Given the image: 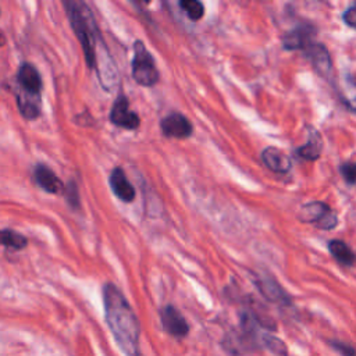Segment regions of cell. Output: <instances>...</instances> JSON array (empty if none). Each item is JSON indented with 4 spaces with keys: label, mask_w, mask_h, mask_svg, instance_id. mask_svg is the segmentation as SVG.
<instances>
[{
    "label": "cell",
    "mask_w": 356,
    "mask_h": 356,
    "mask_svg": "<svg viewBox=\"0 0 356 356\" xmlns=\"http://www.w3.org/2000/svg\"><path fill=\"white\" fill-rule=\"evenodd\" d=\"M63 4L65 7L70 25L82 46L85 61L89 68H95L96 67L95 47H96L97 26L95 24V18L89 7L85 3L75 1V0H68V1H64Z\"/></svg>",
    "instance_id": "cell-2"
},
{
    "label": "cell",
    "mask_w": 356,
    "mask_h": 356,
    "mask_svg": "<svg viewBox=\"0 0 356 356\" xmlns=\"http://www.w3.org/2000/svg\"><path fill=\"white\" fill-rule=\"evenodd\" d=\"M298 218L305 224H313L318 229H334L338 225L337 213L324 202L316 200L303 204Z\"/></svg>",
    "instance_id": "cell-4"
},
{
    "label": "cell",
    "mask_w": 356,
    "mask_h": 356,
    "mask_svg": "<svg viewBox=\"0 0 356 356\" xmlns=\"http://www.w3.org/2000/svg\"><path fill=\"white\" fill-rule=\"evenodd\" d=\"M17 106L24 118L35 120L40 114V96H32L19 90L17 93Z\"/></svg>",
    "instance_id": "cell-15"
},
{
    "label": "cell",
    "mask_w": 356,
    "mask_h": 356,
    "mask_svg": "<svg viewBox=\"0 0 356 356\" xmlns=\"http://www.w3.org/2000/svg\"><path fill=\"white\" fill-rule=\"evenodd\" d=\"M331 346L338 350L342 356H356V349L345 342H339V341H331Z\"/></svg>",
    "instance_id": "cell-24"
},
{
    "label": "cell",
    "mask_w": 356,
    "mask_h": 356,
    "mask_svg": "<svg viewBox=\"0 0 356 356\" xmlns=\"http://www.w3.org/2000/svg\"><path fill=\"white\" fill-rule=\"evenodd\" d=\"M160 321L164 331L177 339H182L189 334V324L172 305H167L160 310Z\"/></svg>",
    "instance_id": "cell-5"
},
{
    "label": "cell",
    "mask_w": 356,
    "mask_h": 356,
    "mask_svg": "<svg viewBox=\"0 0 356 356\" xmlns=\"http://www.w3.org/2000/svg\"><path fill=\"white\" fill-rule=\"evenodd\" d=\"M328 250L331 256L343 266H353L356 263L355 252L343 241H339V239L330 241Z\"/></svg>",
    "instance_id": "cell-18"
},
{
    "label": "cell",
    "mask_w": 356,
    "mask_h": 356,
    "mask_svg": "<svg viewBox=\"0 0 356 356\" xmlns=\"http://www.w3.org/2000/svg\"><path fill=\"white\" fill-rule=\"evenodd\" d=\"M355 257H356V253H355Z\"/></svg>",
    "instance_id": "cell-27"
},
{
    "label": "cell",
    "mask_w": 356,
    "mask_h": 356,
    "mask_svg": "<svg viewBox=\"0 0 356 356\" xmlns=\"http://www.w3.org/2000/svg\"><path fill=\"white\" fill-rule=\"evenodd\" d=\"M160 129L164 136L184 139L189 138L193 132L191 121L181 113H170L160 121Z\"/></svg>",
    "instance_id": "cell-7"
},
{
    "label": "cell",
    "mask_w": 356,
    "mask_h": 356,
    "mask_svg": "<svg viewBox=\"0 0 356 356\" xmlns=\"http://www.w3.org/2000/svg\"><path fill=\"white\" fill-rule=\"evenodd\" d=\"M261 161L268 170L277 174H285L292 167L289 156L274 146H268L261 152Z\"/></svg>",
    "instance_id": "cell-12"
},
{
    "label": "cell",
    "mask_w": 356,
    "mask_h": 356,
    "mask_svg": "<svg viewBox=\"0 0 356 356\" xmlns=\"http://www.w3.org/2000/svg\"><path fill=\"white\" fill-rule=\"evenodd\" d=\"M103 303L106 323L120 349L127 356H143L139 348L140 324L124 293L108 282L103 288Z\"/></svg>",
    "instance_id": "cell-1"
},
{
    "label": "cell",
    "mask_w": 356,
    "mask_h": 356,
    "mask_svg": "<svg viewBox=\"0 0 356 356\" xmlns=\"http://www.w3.org/2000/svg\"><path fill=\"white\" fill-rule=\"evenodd\" d=\"M339 172L342 175V178L345 179V182H348L349 185H355L356 184V163H345L339 167Z\"/></svg>",
    "instance_id": "cell-23"
},
{
    "label": "cell",
    "mask_w": 356,
    "mask_h": 356,
    "mask_svg": "<svg viewBox=\"0 0 356 356\" xmlns=\"http://www.w3.org/2000/svg\"><path fill=\"white\" fill-rule=\"evenodd\" d=\"M132 76L136 83L147 88L154 86L160 79V72L156 67L154 58L142 40H136L134 43Z\"/></svg>",
    "instance_id": "cell-3"
},
{
    "label": "cell",
    "mask_w": 356,
    "mask_h": 356,
    "mask_svg": "<svg viewBox=\"0 0 356 356\" xmlns=\"http://www.w3.org/2000/svg\"><path fill=\"white\" fill-rule=\"evenodd\" d=\"M314 35L316 28L313 25L300 24L282 36V47L285 50H305L314 42Z\"/></svg>",
    "instance_id": "cell-9"
},
{
    "label": "cell",
    "mask_w": 356,
    "mask_h": 356,
    "mask_svg": "<svg viewBox=\"0 0 356 356\" xmlns=\"http://www.w3.org/2000/svg\"><path fill=\"white\" fill-rule=\"evenodd\" d=\"M256 285L260 291V293L273 303H280V305H289L291 298L289 295L282 289V286L268 275H264L261 278L256 280Z\"/></svg>",
    "instance_id": "cell-11"
},
{
    "label": "cell",
    "mask_w": 356,
    "mask_h": 356,
    "mask_svg": "<svg viewBox=\"0 0 356 356\" xmlns=\"http://www.w3.org/2000/svg\"><path fill=\"white\" fill-rule=\"evenodd\" d=\"M260 345L266 346L271 353L277 356H288V348L285 342L271 334H261L260 335Z\"/></svg>",
    "instance_id": "cell-20"
},
{
    "label": "cell",
    "mask_w": 356,
    "mask_h": 356,
    "mask_svg": "<svg viewBox=\"0 0 356 356\" xmlns=\"http://www.w3.org/2000/svg\"><path fill=\"white\" fill-rule=\"evenodd\" d=\"M179 7L185 11L189 19L192 21H199L204 15V6L200 1L196 0H182L179 3Z\"/></svg>",
    "instance_id": "cell-21"
},
{
    "label": "cell",
    "mask_w": 356,
    "mask_h": 356,
    "mask_svg": "<svg viewBox=\"0 0 356 356\" xmlns=\"http://www.w3.org/2000/svg\"><path fill=\"white\" fill-rule=\"evenodd\" d=\"M4 43H6V36H4V33L0 31V47L4 46Z\"/></svg>",
    "instance_id": "cell-26"
},
{
    "label": "cell",
    "mask_w": 356,
    "mask_h": 356,
    "mask_svg": "<svg viewBox=\"0 0 356 356\" xmlns=\"http://www.w3.org/2000/svg\"><path fill=\"white\" fill-rule=\"evenodd\" d=\"M64 195H65V199L70 204L71 209H81V200H79V191H78V186L75 184V181H70L64 189Z\"/></svg>",
    "instance_id": "cell-22"
},
{
    "label": "cell",
    "mask_w": 356,
    "mask_h": 356,
    "mask_svg": "<svg viewBox=\"0 0 356 356\" xmlns=\"http://www.w3.org/2000/svg\"><path fill=\"white\" fill-rule=\"evenodd\" d=\"M110 121L124 129H136L139 127V115L129 108V102L125 95H118L111 111H110Z\"/></svg>",
    "instance_id": "cell-6"
},
{
    "label": "cell",
    "mask_w": 356,
    "mask_h": 356,
    "mask_svg": "<svg viewBox=\"0 0 356 356\" xmlns=\"http://www.w3.org/2000/svg\"><path fill=\"white\" fill-rule=\"evenodd\" d=\"M110 186L114 192V195L122 200V202H132L136 196L135 193V188L132 186V184L128 181L124 170L121 167H114L110 178H108Z\"/></svg>",
    "instance_id": "cell-13"
},
{
    "label": "cell",
    "mask_w": 356,
    "mask_h": 356,
    "mask_svg": "<svg viewBox=\"0 0 356 356\" xmlns=\"http://www.w3.org/2000/svg\"><path fill=\"white\" fill-rule=\"evenodd\" d=\"M33 177L36 184L49 193H61L64 192L65 186L63 185L61 179L54 174L53 170H50L44 164H38L33 171Z\"/></svg>",
    "instance_id": "cell-14"
},
{
    "label": "cell",
    "mask_w": 356,
    "mask_h": 356,
    "mask_svg": "<svg viewBox=\"0 0 356 356\" xmlns=\"http://www.w3.org/2000/svg\"><path fill=\"white\" fill-rule=\"evenodd\" d=\"M0 245L14 250H21L26 248L28 239L13 229H0Z\"/></svg>",
    "instance_id": "cell-19"
},
{
    "label": "cell",
    "mask_w": 356,
    "mask_h": 356,
    "mask_svg": "<svg viewBox=\"0 0 356 356\" xmlns=\"http://www.w3.org/2000/svg\"><path fill=\"white\" fill-rule=\"evenodd\" d=\"M321 150H323V139H321L320 134L316 129L312 128L307 142L303 146L298 147L296 153L302 159L313 161V160H317L321 156Z\"/></svg>",
    "instance_id": "cell-16"
},
{
    "label": "cell",
    "mask_w": 356,
    "mask_h": 356,
    "mask_svg": "<svg viewBox=\"0 0 356 356\" xmlns=\"http://www.w3.org/2000/svg\"><path fill=\"white\" fill-rule=\"evenodd\" d=\"M338 95L342 100V103L352 110L353 113H356V79L349 75L345 74L338 85Z\"/></svg>",
    "instance_id": "cell-17"
},
{
    "label": "cell",
    "mask_w": 356,
    "mask_h": 356,
    "mask_svg": "<svg viewBox=\"0 0 356 356\" xmlns=\"http://www.w3.org/2000/svg\"><path fill=\"white\" fill-rule=\"evenodd\" d=\"M303 53L318 75L324 78H330L332 71V60L328 49L323 43L313 42L309 47L303 50Z\"/></svg>",
    "instance_id": "cell-8"
},
{
    "label": "cell",
    "mask_w": 356,
    "mask_h": 356,
    "mask_svg": "<svg viewBox=\"0 0 356 356\" xmlns=\"http://www.w3.org/2000/svg\"><path fill=\"white\" fill-rule=\"evenodd\" d=\"M17 82L21 92L32 96H40L42 78L31 63H22L17 71Z\"/></svg>",
    "instance_id": "cell-10"
},
{
    "label": "cell",
    "mask_w": 356,
    "mask_h": 356,
    "mask_svg": "<svg viewBox=\"0 0 356 356\" xmlns=\"http://www.w3.org/2000/svg\"><path fill=\"white\" fill-rule=\"evenodd\" d=\"M342 18H343V22H345L348 26L356 29V3L352 4L350 7H348V8L345 10Z\"/></svg>",
    "instance_id": "cell-25"
}]
</instances>
